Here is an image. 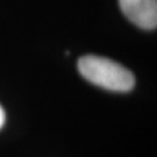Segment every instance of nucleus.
<instances>
[{"instance_id": "1", "label": "nucleus", "mask_w": 157, "mask_h": 157, "mask_svg": "<svg viewBox=\"0 0 157 157\" xmlns=\"http://www.w3.org/2000/svg\"><path fill=\"white\" fill-rule=\"evenodd\" d=\"M78 70L90 83L115 92H128L135 85L134 75L106 57L86 55L79 58Z\"/></svg>"}, {"instance_id": "2", "label": "nucleus", "mask_w": 157, "mask_h": 157, "mask_svg": "<svg viewBox=\"0 0 157 157\" xmlns=\"http://www.w3.org/2000/svg\"><path fill=\"white\" fill-rule=\"evenodd\" d=\"M120 8L137 27L147 30L157 26V0H119Z\"/></svg>"}, {"instance_id": "3", "label": "nucleus", "mask_w": 157, "mask_h": 157, "mask_svg": "<svg viewBox=\"0 0 157 157\" xmlns=\"http://www.w3.org/2000/svg\"><path fill=\"white\" fill-rule=\"evenodd\" d=\"M4 124H5V112H4L2 107L0 106V128L4 126Z\"/></svg>"}]
</instances>
